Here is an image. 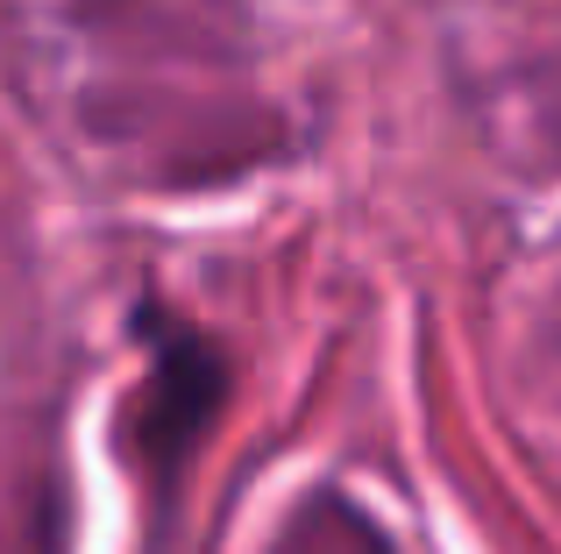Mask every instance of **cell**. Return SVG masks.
I'll return each mask as SVG.
<instances>
[{
	"label": "cell",
	"mask_w": 561,
	"mask_h": 554,
	"mask_svg": "<svg viewBox=\"0 0 561 554\" xmlns=\"http://www.w3.org/2000/svg\"><path fill=\"white\" fill-rule=\"evenodd\" d=\"M136 334L150 342V384H142V448H150V470L179 476L185 455L206 441L214 413L228 405V356L192 327L185 313L164 305H142Z\"/></svg>",
	"instance_id": "6da1fadb"
}]
</instances>
